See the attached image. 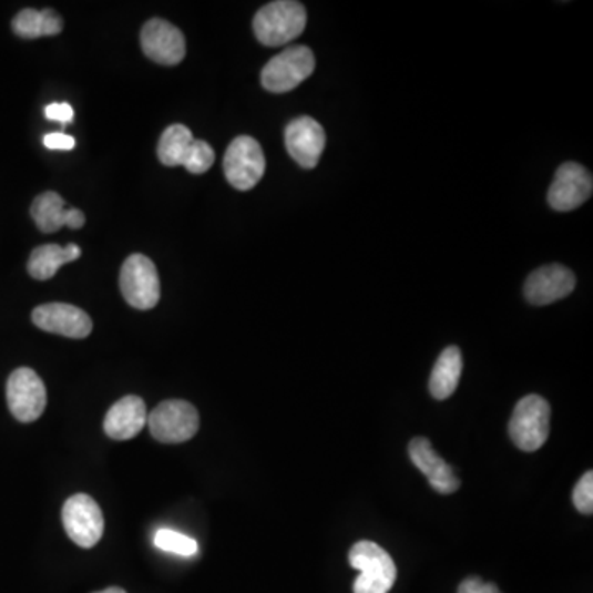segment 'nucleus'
<instances>
[{
  "label": "nucleus",
  "mask_w": 593,
  "mask_h": 593,
  "mask_svg": "<svg viewBox=\"0 0 593 593\" xmlns=\"http://www.w3.org/2000/svg\"><path fill=\"white\" fill-rule=\"evenodd\" d=\"M307 25V10L294 0L267 3L254 17L256 39L266 47H283L301 35Z\"/></svg>",
  "instance_id": "1"
},
{
  "label": "nucleus",
  "mask_w": 593,
  "mask_h": 593,
  "mask_svg": "<svg viewBox=\"0 0 593 593\" xmlns=\"http://www.w3.org/2000/svg\"><path fill=\"white\" fill-rule=\"evenodd\" d=\"M159 161L167 167H185L190 174H205L215 164V151L205 141L193 139L186 125H168L159 141Z\"/></svg>",
  "instance_id": "2"
},
{
  "label": "nucleus",
  "mask_w": 593,
  "mask_h": 593,
  "mask_svg": "<svg viewBox=\"0 0 593 593\" xmlns=\"http://www.w3.org/2000/svg\"><path fill=\"white\" fill-rule=\"evenodd\" d=\"M351 568L359 571L355 593H388L398 577V569L391 555L371 541L356 542L348 552Z\"/></svg>",
  "instance_id": "3"
},
{
  "label": "nucleus",
  "mask_w": 593,
  "mask_h": 593,
  "mask_svg": "<svg viewBox=\"0 0 593 593\" xmlns=\"http://www.w3.org/2000/svg\"><path fill=\"white\" fill-rule=\"evenodd\" d=\"M549 422H551L549 402L541 396L530 395L518 402L508 430L518 449L523 452H535L548 440Z\"/></svg>",
  "instance_id": "4"
},
{
  "label": "nucleus",
  "mask_w": 593,
  "mask_h": 593,
  "mask_svg": "<svg viewBox=\"0 0 593 593\" xmlns=\"http://www.w3.org/2000/svg\"><path fill=\"white\" fill-rule=\"evenodd\" d=\"M122 296L137 310H151L161 298L157 267L144 254H132L125 259L119 276Z\"/></svg>",
  "instance_id": "5"
},
{
  "label": "nucleus",
  "mask_w": 593,
  "mask_h": 593,
  "mask_svg": "<svg viewBox=\"0 0 593 593\" xmlns=\"http://www.w3.org/2000/svg\"><path fill=\"white\" fill-rule=\"evenodd\" d=\"M315 57L308 47L294 45L274 57L264 67L260 81L270 93H289L311 76Z\"/></svg>",
  "instance_id": "6"
},
{
  "label": "nucleus",
  "mask_w": 593,
  "mask_h": 593,
  "mask_svg": "<svg viewBox=\"0 0 593 593\" xmlns=\"http://www.w3.org/2000/svg\"><path fill=\"white\" fill-rule=\"evenodd\" d=\"M226 180L239 192L254 188L266 172V157L256 139L239 135L229 144L223 161Z\"/></svg>",
  "instance_id": "7"
},
{
  "label": "nucleus",
  "mask_w": 593,
  "mask_h": 593,
  "mask_svg": "<svg viewBox=\"0 0 593 593\" xmlns=\"http://www.w3.org/2000/svg\"><path fill=\"white\" fill-rule=\"evenodd\" d=\"M149 430L162 443H182L200 429L195 406L186 401H165L147 416Z\"/></svg>",
  "instance_id": "8"
},
{
  "label": "nucleus",
  "mask_w": 593,
  "mask_h": 593,
  "mask_svg": "<svg viewBox=\"0 0 593 593\" xmlns=\"http://www.w3.org/2000/svg\"><path fill=\"white\" fill-rule=\"evenodd\" d=\"M63 526L74 544L91 549L101 541L104 533V517L100 504L80 493L70 497L63 507Z\"/></svg>",
  "instance_id": "9"
},
{
  "label": "nucleus",
  "mask_w": 593,
  "mask_h": 593,
  "mask_svg": "<svg viewBox=\"0 0 593 593\" xmlns=\"http://www.w3.org/2000/svg\"><path fill=\"white\" fill-rule=\"evenodd\" d=\"M7 402L20 422H33L47 408V389L33 369L19 368L7 381Z\"/></svg>",
  "instance_id": "10"
},
{
  "label": "nucleus",
  "mask_w": 593,
  "mask_h": 593,
  "mask_svg": "<svg viewBox=\"0 0 593 593\" xmlns=\"http://www.w3.org/2000/svg\"><path fill=\"white\" fill-rule=\"evenodd\" d=\"M593 178L587 168L575 162L562 164L555 172L554 182L549 188V205L555 212H572L591 198Z\"/></svg>",
  "instance_id": "11"
},
{
  "label": "nucleus",
  "mask_w": 593,
  "mask_h": 593,
  "mask_svg": "<svg viewBox=\"0 0 593 593\" xmlns=\"http://www.w3.org/2000/svg\"><path fill=\"white\" fill-rule=\"evenodd\" d=\"M33 324L43 331L63 335L74 340L90 337L93 330V320L86 311L70 304H45L33 310Z\"/></svg>",
  "instance_id": "12"
},
{
  "label": "nucleus",
  "mask_w": 593,
  "mask_h": 593,
  "mask_svg": "<svg viewBox=\"0 0 593 593\" xmlns=\"http://www.w3.org/2000/svg\"><path fill=\"white\" fill-rule=\"evenodd\" d=\"M141 45L149 59L165 67H174L185 59V37L167 20H149L141 32Z\"/></svg>",
  "instance_id": "13"
},
{
  "label": "nucleus",
  "mask_w": 593,
  "mask_h": 593,
  "mask_svg": "<svg viewBox=\"0 0 593 593\" xmlns=\"http://www.w3.org/2000/svg\"><path fill=\"white\" fill-rule=\"evenodd\" d=\"M327 137L320 122L310 116L294 119L286 129V147L300 167L315 168L324 154Z\"/></svg>",
  "instance_id": "14"
},
{
  "label": "nucleus",
  "mask_w": 593,
  "mask_h": 593,
  "mask_svg": "<svg viewBox=\"0 0 593 593\" xmlns=\"http://www.w3.org/2000/svg\"><path fill=\"white\" fill-rule=\"evenodd\" d=\"M575 289V276L561 264L539 267L524 284V296L530 304L549 305L562 300Z\"/></svg>",
  "instance_id": "15"
},
{
  "label": "nucleus",
  "mask_w": 593,
  "mask_h": 593,
  "mask_svg": "<svg viewBox=\"0 0 593 593\" xmlns=\"http://www.w3.org/2000/svg\"><path fill=\"white\" fill-rule=\"evenodd\" d=\"M409 457L412 463L426 474L430 487L440 494L456 493L460 488V478L452 467L433 450L432 443L426 437H416L409 443Z\"/></svg>",
  "instance_id": "16"
},
{
  "label": "nucleus",
  "mask_w": 593,
  "mask_h": 593,
  "mask_svg": "<svg viewBox=\"0 0 593 593\" xmlns=\"http://www.w3.org/2000/svg\"><path fill=\"white\" fill-rule=\"evenodd\" d=\"M67 203L57 192H45L33 200L30 206V215L35 222L37 228L47 235L60 232L63 226L71 229L83 228L86 218L78 208L68 209Z\"/></svg>",
  "instance_id": "17"
},
{
  "label": "nucleus",
  "mask_w": 593,
  "mask_h": 593,
  "mask_svg": "<svg viewBox=\"0 0 593 593\" xmlns=\"http://www.w3.org/2000/svg\"><path fill=\"white\" fill-rule=\"evenodd\" d=\"M147 426V408L139 396H125L108 411L104 432L114 440L134 439Z\"/></svg>",
  "instance_id": "18"
},
{
  "label": "nucleus",
  "mask_w": 593,
  "mask_h": 593,
  "mask_svg": "<svg viewBox=\"0 0 593 593\" xmlns=\"http://www.w3.org/2000/svg\"><path fill=\"white\" fill-rule=\"evenodd\" d=\"M463 371L462 351L457 347H449L437 358L430 375L429 391L437 401H446L459 388L460 376Z\"/></svg>",
  "instance_id": "19"
},
{
  "label": "nucleus",
  "mask_w": 593,
  "mask_h": 593,
  "mask_svg": "<svg viewBox=\"0 0 593 593\" xmlns=\"http://www.w3.org/2000/svg\"><path fill=\"white\" fill-rule=\"evenodd\" d=\"M80 257L81 249L78 244H68L67 247H61L60 244H45L30 254L27 269L33 279L49 280L59 273L63 264L73 263Z\"/></svg>",
  "instance_id": "20"
},
{
  "label": "nucleus",
  "mask_w": 593,
  "mask_h": 593,
  "mask_svg": "<svg viewBox=\"0 0 593 593\" xmlns=\"http://www.w3.org/2000/svg\"><path fill=\"white\" fill-rule=\"evenodd\" d=\"M12 29L22 39L59 35L63 30V20L55 10L25 9L12 20Z\"/></svg>",
  "instance_id": "21"
},
{
  "label": "nucleus",
  "mask_w": 593,
  "mask_h": 593,
  "mask_svg": "<svg viewBox=\"0 0 593 593\" xmlns=\"http://www.w3.org/2000/svg\"><path fill=\"white\" fill-rule=\"evenodd\" d=\"M154 542L162 551L174 552V554L186 555V558L196 554V551H198V542L195 539L171 530L159 531L155 534Z\"/></svg>",
  "instance_id": "22"
},
{
  "label": "nucleus",
  "mask_w": 593,
  "mask_h": 593,
  "mask_svg": "<svg viewBox=\"0 0 593 593\" xmlns=\"http://www.w3.org/2000/svg\"><path fill=\"white\" fill-rule=\"evenodd\" d=\"M572 501H574L575 510L582 514L593 513V473L587 472L575 484L572 491Z\"/></svg>",
  "instance_id": "23"
},
{
  "label": "nucleus",
  "mask_w": 593,
  "mask_h": 593,
  "mask_svg": "<svg viewBox=\"0 0 593 593\" xmlns=\"http://www.w3.org/2000/svg\"><path fill=\"white\" fill-rule=\"evenodd\" d=\"M45 116L50 121H59L64 125L73 122L74 111L68 103H53L45 108Z\"/></svg>",
  "instance_id": "24"
},
{
  "label": "nucleus",
  "mask_w": 593,
  "mask_h": 593,
  "mask_svg": "<svg viewBox=\"0 0 593 593\" xmlns=\"http://www.w3.org/2000/svg\"><path fill=\"white\" fill-rule=\"evenodd\" d=\"M43 144L50 151H71L76 145V141L71 135L63 134V132H53L43 137Z\"/></svg>",
  "instance_id": "25"
},
{
  "label": "nucleus",
  "mask_w": 593,
  "mask_h": 593,
  "mask_svg": "<svg viewBox=\"0 0 593 593\" xmlns=\"http://www.w3.org/2000/svg\"><path fill=\"white\" fill-rule=\"evenodd\" d=\"M459 593H501L494 584L481 581L480 577H469L460 584Z\"/></svg>",
  "instance_id": "26"
},
{
  "label": "nucleus",
  "mask_w": 593,
  "mask_h": 593,
  "mask_svg": "<svg viewBox=\"0 0 593 593\" xmlns=\"http://www.w3.org/2000/svg\"><path fill=\"white\" fill-rule=\"evenodd\" d=\"M94 593H125V592L119 587H110V589H106V591L94 592Z\"/></svg>",
  "instance_id": "27"
}]
</instances>
